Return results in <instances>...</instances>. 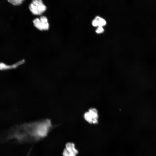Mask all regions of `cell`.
<instances>
[{
	"mask_svg": "<svg viewBox=\"0 0 156 156\" xmlns=\"http://www.w3.org/2000/svg\"><path fill=\"white\" fill-rule=\"evenodd\" d=\"M53 127L48 119L16 125L1 135L0 142L13 140L20 143L36 142L46 137Z\"/></svg>",
	"mask_w": 156,
	"mask_h": 156,
	"instance_id": "1",
	"label": "cell"
},
{
	"mask_svg": "<svg viewBox=\"0 0 156 156\" xmlns=\"http://www.w3.org/2000/svg\"><path fill=\"white\" fill-rule=\"evenodd\" d=\"M29 8L33 14L40 15L46 11L47 7L42 0H34L30 4Z\"/></svg>",
	"mask_w": 156,
	"mask_h": 156,
	"instance_id": "2",
	"label": "cell"
},
{
	"mask_svg": "<svg viewBox=\"0 0 156 156\" xmlns=\"http://www.w3.org/2000/svg\"><path fill=\"white\" fill-rule=\"evenodd\" d=\"M83 116L84 120L90 124L95 125L98 123V111L95 108H89L84 113Z\"/></svg>",
	"mask_w": 156,
	"mask_h": 156,
	"instance_id": "3",
	"label": "cell"
},
{
	"mask_svg": "<svg viewBox=\"0 0 156 156\" xmlns=\"http://www.w3.org/2000/svg\"><path fill=\"white\" fill-rule=\"evenodd\" d=\"M34 26L40 30H47L49 27L47 18L45 16L36 18L33 21Z\"/></svg>",
	"mask_w": 156,
	"mask_h": 156,
	"instance_id": "4",
	"label": "cell"
},
{
	"mask_svg": "<svg viewBox=\"0 0 156 156\" xmlns=\"http://www.w3.org/2000/svg\"><path fill=\"white\" fill-rule=\"evenodd\" d=\"M79 152L75 147L74 143L72 142H68L65 146L63 152V156H77Z\"/></svg>",
	"mask_w": 156,
	"mask_h": 156,
	"instance_id": "5",
	"label": "cell"
},
{
	"mask_svg": "<svg viewBox=\"0 0 156 156\" xmlns=\"http://www.w3.org/2000/svg\"><path fill=\"white\" fill-rule=\"evenodd\" d=\"M95 18L97 21L98 26H102L105 25L106 24V21L103 18L99 16H96Z\"/></svg>",
	"mask_w": 156,
	"mask_h": 156,
	"instance_id": "6",
	"label": "cell"
},
{
	"mask_svg": "<svg viewBox=\"0 0 156 156\" xmlns=\"http://www.w3.org/2000/svg\"><path fill=\"white\" fill-rule=\"evenodd\" d=\"M24 1L23 0H9L8 1L15 5L21 4Z\"/></svg>",
	"mask_w": 156,
	"mask_h": 156,
	"instance_id": "7",
	"label": "cell"
},
{
	"mask_svg": "<svg viewBox=\"0 0 156 156\" xmlns=\"http://www.w3.org/2000/svg\"><path fill=\"white\" fill-rule=\"evenodd\" d=\"M104 29L102 26H98L96 30V32L98 33H101L103 32Z\"/></svg>",
	"mask_w": 156,
	"mask_h": 156,
	"instance_id": "8",
	"label": "cell"
},
{
	"mask_svg": "<svg viewBox=\"0 0 156 156\" xmlns=\"http://www.w3.org/2000/svg\"><path fill=\"white\" fill-rule=\"evenodd\" d=\"M92 24L94 26H98V23L97 20L95 18L92 22Z\"/></svg>",
	"mask_w": 156,
	"mask_h": 156,
	"instance_id": "9",
	"label": "cell"
}]
</instances>
